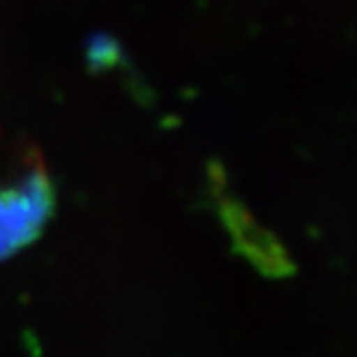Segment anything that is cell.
Returning <instances> with one entry per match:
<instances>
[{
  "label": "cell",
  "mask_w": 357,
  "mask_h": 357,
  "mask_svg": "<svg viewBox=\"0 0 357 357\" xmlns=\"http://www.w3.org/2000/svg\"><path fill=\"white\" fill-rule=\"evenodd\" d=\"M56 192L44 169H32L14 185L0 187V260L34 243L50 220Z\"/></svg>",
  "instance_id": "cell-1"
}]
</instances>
